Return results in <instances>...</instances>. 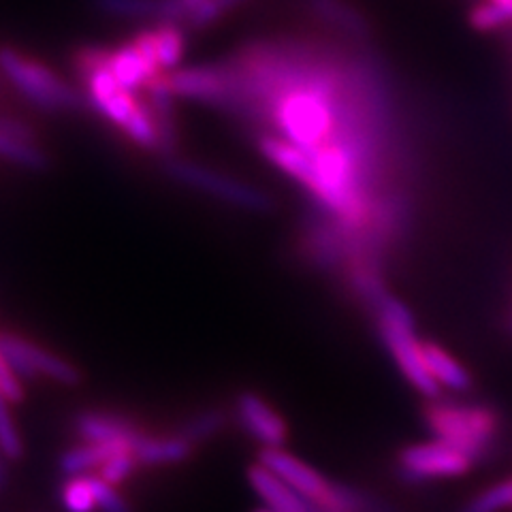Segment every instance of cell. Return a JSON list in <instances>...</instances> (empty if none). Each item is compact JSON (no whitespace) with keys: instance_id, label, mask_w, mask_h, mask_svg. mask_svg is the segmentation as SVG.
Wrapping results in <instances>:
<instances>
[{"instance_id":"6da1fadb","label":"cell","mask_w":512,"mask_h":512,"mask_svg":"<svg viewBox=\"0 0 512 512\" xmlns=\"http://www.w3.org/2000/svg\"><path fill=\"white\" fill-rule=\"evenodd\" d=\"M107 47H82L73 54V71L84 84L86 101L143 150L160 152V135L146 99H137L109 71Z\"/></svg>"},{"instance_id":"7a4b0ae2","label":"cell","mask_w":512,"mask_h":512,"mask_svg":"<svg viewBox=\"0 0 512 512\" xmlns=\"http://www.w3.org/2000/svg\"><path fill=\"white\" fill-rule=\"evenodd\" d=\"M425 423L436 440L451 444L476 463L495 453L500 436V414L487 406L438 402L425 408Z\"/></svg>"},{"instance_id":"3957f363","label":"cell","mask_w":512,"mask_h":512,"mask_svg":"<svg viewBox=\"0 0 512 512\" xmlns=\"http://www.w3.org/2000/svg\"><path fill=\"white\" fill-rule=\"evenodd\" d=\"M0 75L24 101L47 114H75L88 103L86 94L69 86L47 64L7 45L0 47Z\"/></svg>"},{"instance_id":"277c9868","label":"cell","mask_w":512,"mask_h":512,"mask_svg":"<svg viewBox=\"0 0 512 512\" xmlns=\"http://www.w3.org/2000/svg\"><path fill=\"white\" fill-rule=\"evenodd\" d=\"M165 171L175 182L190 186L192 190H199L212 199L239 207V210L269 212L274 207V201L259 186L218 173L201 163H195V160H186L171 154L165 158Z\"/></svg>"},{"instance_id":"5b68a950","label":"cell","mask_w":512,"mask_h":512,"mask_svg":"<svg viewBox=\"0 0 512 512\" xmlns=\"http://www.w3.org/2000/svg\"><path fill=\"white\" fill-rule=\"evenodd\" d=\"M474 459L446 442H425L406 446L397 459V476L406 485H423L436 478L468 474Z\"/></svg>"},{"instance_id":"8992f818","label":"cell","mask_w":512,"mask_h":512,"mask_svg":"<svg viewBox=\"0 0 512 512\" xmlns=\"http://www.w3.org/2000/svg\"><path fill=\"white\" fill-rule=\"evenodd\" d=\"M0 355L5 357V361L18 372L22 380L47 378L64 384V387H77L84 380V374L79 372L77 365L62 359L56 352L28 342L22 335H0Z\"/></svg>"},{"instance_id":"52a82bcc","label":"cell","mask_w":512,"mask_h":512,"mask_svg":"<svg viewBox=\"0 0 512 512\" xmlns=\"http://www.w3.org/2000/svg\"><path fill=\"white\" fill-rule=\"evenodd\" d=\"M378 333L395 359L397 367L402 370L412 387L425 395L427 399L440 397V384L429 374L425 363L423 344L414 335V320H397V318H376Z\"/></svg>"},{"instance_id":"ba28073f","label":"cell","mask_w":512,"mask_h":512,"mask_svg":"<svg viewBox=\"0 0 512 512\" xmlns=\"http://www.w3.org/2000/svg\"><path fill=\"white\" fill-rule=\"evenodd\" d=\"M167 84L175 99L199 101L227 111H231L235 99L233 75L224 62L169 71Z\"/></svg>"},{"instance_id":"9c48e42d","label":"cell","mask_w":512,"mask_h":512,"mask_svg":"<svg viewBox=\"0 0 512 512\" xmlns=\"http://www.w3.org/2000/svg\"><path fill=\"white\" fill-rule=\"evenodd\" d=\"M235 419L239 427L263 448H284L288 440L286 421L261 395H256L252 391H244L237 395Z\"/></svg>"},{"instance_id":"30bf717a","label":"cell","mask_w":512,"mask_h":512,"mask_svg":"<svg viewBox=\"0 0 512 512\" xmlns=\"http://www.w3.org/2000/svg\"><path fill=\"white\" fill-rule=\"evenodd\" d=\"M259 463L274 472L278 478H282L288 487H293L306 500L314 504H323L329 498L333 487L331 480H327L323 474H318L314 468L308 466V463H303L291 453H286L284 448H263L259 453Z\"/></svg>"},{"instance_id":"8fae6325","label":"cell","mask_w":512,"mask_h":512,"mask_svg":"<svg viewBox=\"0 0 512 512\" xmlns=\"http://www.w3.org/2000/svg\"><path fill=\"white\" fill-rule=\"evenodd\" d=\"M0 160L28 171L50 167V154L39 143L35 126L9 116H0Z\"/></svg>"},{"instance_id":"7c38bea8","label":"cell","mask_w":512,"mask_h":512,"mask_svg":"<svg viewBox=\"0 0 512 512\" xmlns=\"http://www.w3.org/2000/svg\"><path fill=\"white\" fill-rule=\"evenodd\" d=\"M75 434L84 442H114L124 444L135 451V446L143 438V431L124 416L109 412H79L73 419Z\"/></svg>"},{"instance_id":"4fadbf2b","label":"cell","mask_w":512,"mask_h":512,"mask_svg":"<svg viewBox=\"0 0 512 512\" xmlns=\"http://www.w3.org/2000/svg\"><path fill=\"white\" fill-rule=\"evenodd\" d=\"M248 483L261 495L267 508L274 512H314V504L288 487L282 478L261 466L259 461L248 468Z\"/></svg>"},{"instance_id":"5bb4252c","label":"cell","mask_w":512,"mask_h":512,"mask_svg":"<svg viewBox=\"0 0 512 512\" xmlns=\"http://www.w3.org/2000/svg\"><path fill=\"white\" fill-rule=\"evenodd\" d=\"M107 64L118 82L126 90L133 92L143 90L156 75H160V71L146 58V54L139 50L133 39L116 47V50H109Z\"/></svg>"},{"instance_id":"9a60e30c","label":"cell","mask_w":512,"mask_h":512,"mask_svg":"<svg viewBox=\"0 0 512 512\" xmlns=\"http://www.w3.org/2000/svg\"><path fill=\"white\" fill-rule=\"evenodd\" d=\"M308 11L316 20L325 22L333 30L342 32L352 39H367L370 35V24L365 22L363 15L346 0H303Z\"/></svg>"},{"instance_id":"2e32d148","label":"cell","mask_w":512,"mask_h":512,"mask_svg":"<svg viewBox=\"0 0 512 512\" xmlns=\"http://www.w3.org/2000/svg\"><path fill=\"white\" fill-rule=\"evenodd\" d=\"M192 446L180 434L175 436H146L135 446L139 466H175L192 455Z\"/></svg>"},{"instance_id":"e0dca14e","label":"cell","mask_w":512,"mask_h":512,"mask_svg":"<svg viewBox=\"0 0 512 512\" xmlns=\"http://www.w3.org/2000/svg\"><path fill=\"white\" fill-rule=\"evenodd\" d=\"M120 451H131L124 444L114 442H84L69 448L58 457V468L64 476H82L90 470H99L103 463Z\"/></svg>"},{"instance_id":"ac0fdd59","label":"cell","mask_w":512,"mask_h":512,"mask_svg":"<svg viewBox=\"0 0 512 512\" xmlns=\"http://www.w3.org/2000/svg\"><path fill=\"white\" fill-rule=\"evenodd\" d=\"M423 355L429 367V374L434 376L440 387L453 393H468L472 389V374L448 355L444 348H440L434 342H425Z\"/></svg>"},{"instance_id":"d6986e66","label":"cell","mask_w":512,"mask_h":512,"mask_svg":"<svg viewBox=\"0 0 512 512\" xmlns=\"http://www.w3.org/2000/svg\"><path fill=\"white\" fill-rule=\"evenodd\" d=\"M94 7L118 20L167 22V0H92Z\"/></svg>"},{"instance_id":"ffe728a7","label":"cell","mask_w":512,"mask_h":512,"mask_svg":"<svg viewBox=\"0 0 512 512\" xmlns=\"http://www.w3.org/2000/svg\"><path fill=\"white\" fill-rule=\"evenodd\" d=\"M154 54L160 71H173L186 50V32L180 24L163 22L152 28Z\"/></svg>"},{"instance_id":"44dd1931","label":"cell","mask_w":512,"mask_h":512,"mask_svg":"<svg viewBox=\"0 0 512 512\" xmlns=\"http://www.w3.org/2000/svg\"><path fill=\"white\" fill-rule=\"evenodd\" d=\"M227 425H229V414L220 408H210L190 416V419L180 427L178 434L184 440H188L192 446H197L222 434Z\"/></svg>"},{"instance_id":"7402d4cb","label":"cell","mask_w":512,"mask_h":512,"mask_svg":"<svg viewBox=\"0 0 512 512\" xmlns=\"http://www.w3.org/2000/svg\"><path fill=\"white\" fill-rule=\"evenodd\" d=\"M60 500L69 512H94L99 502H96L92 476H69L60 487Z\"/></svg>"},{"instance_id":"603a6c76","label":"cell","mask_w":512,"mask_h":512,"mask_svg":"<svg viewBox=\"0 0 512 512\" xmlns=\"http://www.w3.org/2000/svg\"><path fill=\"white\" fill-rule=\"evenodd\" d=\"M512 508V478L480 491L459 512H502Z\"/></svg>"},{"instance_id":"cb8c5ba5","label":"cell","mask_w":512,"mask_h":512,"mask_svg":"<svg viewBox=\"0 0 512 512\" xmlns=\"http://www.w3.org/2000/svg\"><path fill=\"white\" fill-rule=\"evenodd\" d=\"M0 453L7 457V461H20L24 457V442L13 423L9 402L3 393H0Z\"/></svg>"},{"instance_id":"d4e9b609","label":"cell","mask_w":512,"mask_h":512,"mask_svg":"<svg viewBox=\"0 0 512 512\" xmlns=\"http://www.w3.org/2000/svg\"><path fill=\"white\" fill-rule=\"evenodd\" d=\"M242 3H246V0H205L201 7H197L188 15V18L184 20V26L192 28V30L207 28L214 22H218L222 15H227L229 11H233Z\"/></svg>"},{"instance_id":"484cf974","label":"cell","mask_w":512,"mask_h":512,"mask_svg":"<svg viewBox=\"0 0 512 512\" xmlns=\"http://www.w3.org/2000/svg\"><path fill=\"white\" fill-rule=\"evenodd\" d=\"M137 466H139V461L133 451H120L116 455H111L103 463V466L99 468V476L105 480V483L118 487L137 470Z\"/></svg>"},{"instance_id":"4316f807","label":"cell","mask_w":512,"mask_h":512,"mask_svg":"<svg viewBox=\"0 0 512 512\" xmlns=\"http://www.w3.org/2000/svg\"><path fill=\"white\" fill-rule=\"evenodd\" d=\"M470 24L480 32H489L504 28L506 24H510V20L498 5L487 0V3H480L470 11Z\"/></svg>"},{"instance_id":"83f0119b","label":"cell","mask_w":512,"mask_h":512,"mask_svg":"<svg viewBox=\"0 0 512 512\" xmlns=\"http://www.w3.org/2000/svg\"><path fill=\"white\" fill-rule=\"evenodd\" d=\"M92 483H94L96 502H99V508L103 512H133L131 504L122 498L114 485L105 483L101 476H92Z\"/></svg>"},{"instance_id":"f1b7e54d","label":"cell","mask_w":512,"mask_h":512,"mask_svg":"<svg viewBox=\"0 0 512 512\" xmlns=\"http://www.w3.org/2000/svg\"><path fill=\"white\" fill-rule=\"evenodd\" d=\"M0 393L7 397L9 404H20V402H24V397H26L24 380L5 361L3 355H0Z\"/></svg>"},{"instance_id":"f546056e","label":"cell","mask_w":512,"mask_h":512,"mask_svg":"<svg viewBox=\"0 0 512 512\" xmlns=\"http://www.w3.org/2000/svg\"><path fill=\"white\" fill-rule=\"evenodd\" d=\"M7 457L0 453V489H3V485H5V478H7Z\"/></svg>"},{"instance_id":"4dcf8cb0","label":"cell","mask_w":512,"mask_h":512,"mask_svg":"<svg viewBox=\"0 0 512 512\" xmlns=\"http://www.w3.org/2000/svg\"><path fill=\"white\" fill-rule=\"evenodd\" d=\"M254 512H274V510H271V508H267V506H265V508H261V510H254Z\"/></svg>"}]
</instances>
